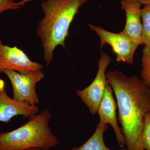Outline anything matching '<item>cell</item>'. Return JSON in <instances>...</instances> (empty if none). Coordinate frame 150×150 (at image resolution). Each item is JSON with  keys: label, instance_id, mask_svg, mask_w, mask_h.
<instances>
[{"label": "cell", "instance_id": "cell-11", "mask_svg": "<svg viewBox=\"0 0 150 150\" xmlns=\"http://www.w3.org/2000/svg\"><path fill=\"white\" fill-rule=\"evenodd\" d=\"M108 124H98L93 135L82 146L72 148L71 150H114L110 149L105 146L103 135L107 130ZM118 150H127L123 149Z\"/></svg>", "mask_w": 150, "mask_h": 150}, {"label": "cell", "instance_id": "cell-6", "mask_svg": "<svg viewBox=\"0 0 150 150\" xmlns=\"http://www.w3.org/2000/svg\"><path fill=\"white\" fill-rule=\"evenodd\" d=\"M111 61V57L108 54L101 52L98 61V70L93 81L86 88L76 91L77 94L92 115L97 113L108 83L106 71Z\"/></svg>", "mask_w": 150, "mask_h": 150}, {"label": "cell", "instance_id": "cell-17", "mask_svg": "<svg viewBox=\"0 0 150 150\" xmlns=\"http://www.w3.org/2000/svg\"><path fill=\"white\" fill-rule=\"evenodd\" d=\"M20 1H21L19 2H18L19 4H20V5L21 6H22L24 5L25 3H27L28 2L30 1H34V0H20Z\"/></svg>", "mask_w": 150, "mask_h": 150}, {"label": "cell", "instance_id": "cell-12", "mask_svg": "<svg viewBox=\"0 0 150 150\" xmlns=\"http://www.w3.org/2000/svg\"><path fill=\"white\" fill-rule=\"evenodd\" d=\"M142 41L145 46H150V4L144 5L141 12Z\"/></svg>", "mask_w": 150, "mask_h": 150}, {"label": "cell", "instance_id": "cell-9", "mask_svg": "<svg viewBox=\"0 0 150 150\" xmlns=\"http://www.w3.org/2000/svg\"><path fill=\"white\" fill-rule=\"evenodd\" d=\"M112 87L108 83L105 90L103 97L97 113L99 116V123L103 124H110L114 130L118 145L123 148L125 144V139L122 134L121 127L118 124L116 117L117 103L115 102Z\"/></svg>", "mask_w": 150, "mask_h": 150}, {"label": "cell", "instance_id": "cell-8", "mask_svg": "<svg viewBox=\"0 0 150 150\" xmlns=\"http://www.w3.org/2000/svg\"><path fill=\"white\" fill-rule=\"evenodd\" d=\"M39 108L36 105L21 102L10 97L5 88V83L0 79V122L8 123L11 119L21 115L29 118L37 114Z\"/></svg>", "mask_w": 150, "mask_h": 150}, {"label": "cell", "instance_id": "cell-16", "mask_svg": "<svg viewBox=\"0 0 150 150\" xmlns=\"http://www.w3.org/2000/svg\"><path fill=\"white\" fill-rule=\"evenodd\" d=\"M139 3L142 5H147L150 4V0H133Z\"/></svg>", "mask_w": 150, "mask_h": 150}, {"label": "cell", "instance_id": "cell-2", "mask_svg": "<svg viewBox=\"0 0 150 150\" xmlns=\"http://www.w3.org/2000/svg\"><path fill=\"white\" fill-rule=\"evenodd\" d=\"M88 0H47L41 4L44 15L38 23L36 34L43 48V59L48 67L55 48L65 47L70 25L81 7Z\"/></svg>", "mask_w": 150, "mask_h": 150}, {"label": "cell", "instance_id": "cell-4", "mask_svg": "<svg viewBox=\"0 0 150 150\" xmlns=\"http://www.w3.org/2000/svg\"><path fill=\"white\" fill-rule=\"evenodd\" d=\"M88 26L99 37L100 48L106 44L110 45L116 55V62L133 64L135 52L139 45L121 31L119 33L111 32L90 23Z\"/></svg>", "mask_w": 150, "mask_h": 150}, {"label": "cell", "instance_id": "cell-18", "mask_svg": "<svg viewBox=\"0 0 150 150\" xmlns=\"http://www.w3.org/2000/svg\"><path fill=\"white\" fill-rule=\"evenodd\" d=\"M26 150H49L48 149H39V148H33V149H28Z\"/></svg>", "mask_w": 150, "mask_h": 150}, {"label": "cell", "instance_id": "cell-7", "mask_svg": "<svg viewBox=\"0 0 150 150\" xmlns=\"http://www.w3.org/2000/svg\"><path fill=\"white\" fill-rule=\"evenodd\" d=\"M43 68V65L33 62L21 49L4 45L0 40V74L6 70L27 74L42 71Z\"/></svg>", "mask_w": 150, "mask_h": 150}, {"label": "cell", "instance_id": "cell-1", "mask_svg": "<svg viewBox=\"0 0 150 150\" xmlns=\"http://www.w3.org/2000/svg\"><path fill=\"white\" fill-rule=\"evenodd\" d=\"M116 97L118 120L127 150H145L141 137L145 114L150 112V88L137 76L118 71L106 73Z\"/></svg>", "mask_w": 150, "mask_h": 150}, {"label": "cell", "instance_id": "cell-10", "mask_svg": "<svg viewBox=\"0 0 150 150\" xmlns=\"http://www.w3.org/2000/svg\"><path fill=\"white\" fill-rule=\"evenodd\" d=\"M121 9L126 13L125 27L121 32L138 45L143 44L142 5L133 0H121Z\"/></svg>", "mask_w": 150, "mask_h": 150}, {"label": "cell", "instance_id": "cell-13", "mask_svg": "<svg viewBox=\"0 0 150 150\" xmlns=\"http://www.w3.org/2000/svg\"><path fill=\"white\" fill-rule=\"evenodd\" d=\"M141 79L150 88V46H145L143 49Z\"/></svg>", "mask_w": 150, "mask_h": 150}, {"label": "cell", "instance_id": "cell-14", "mask_svg": "<svg viewBox=\"0 0 150 150\" xmlns=\"http://www.w3.org/2000/svg\"><path fill=\"white\" fill-rule=\"evenodd\" d=\"M141 141L144 149L150 150V112L145 114Z\"/></svg>", "mask_w": 150, "mask_h": 150}, {"label": "cell", "instance_id": "cell-5", "mask_svg": "<svg viewBox=\"0 0 150 150\" xmlns=\"http://www.w3.org/2000/svg\"><path fill=\"white\" fill-rule=\"evenodd\" d=\"M4 73L10 81L14 99L21 102L28 103L31 105H36L39 103L36 85L45 77L42 71L21 74L13 70H6Z\"/></svg>", "mask_w": 150, "mask_h": 150}, {"label": "cell", "instance_id": "cell-15", "mask_svg": "<svg viewBox=\"0 0 150 150\" xmlns=\"http://www.w3.org/2000/svg\"><path fill=\"white\" fill-rule=\"evenodd\" d=\"M21 6L14 0H0V14L5 11L16 10L20 8Z\"/></svg>", "mask_w": 150, "mask_h": 150}, {"label": "cell", "instance_id": "cell-3", "mask_svg": "<svg viewBox=\"0 0 150 150\" xmlns=\"http://www.w3.org/2000/svg\"><path fill=\"white\" fill-rule=\"evenodd\" d=\"M50 110L44 109L28 118L26 123L15 130L0 134V150H26L33 148L49 149L59 144L49 123Z\"/></svg>", "mask_w": 150, "mask_h": 150}]
</instances>
